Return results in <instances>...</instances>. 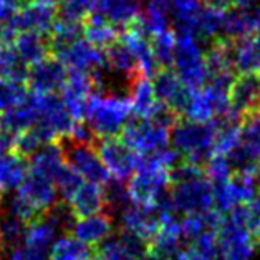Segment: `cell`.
Masks as SVG:
<instances>
[{"label": "cell", "mask_w": 260, "mask_h": 260, "mask_svg": "<svg viewBox=\"0 0 260 260\" xmlns=\"http://www.w3.org/2000/svg\"><path fill=\"white\" fill-rule=\"evenodd\" d=\"M80 39H83V23L56 18L55 25L48 34L50 53H58L63 48H67L68 45H72L73 42Z\"/></svg>", "instance_id": "cell-36"}, {"label": "cell", "mask_w": 260, "mask_h": 260, "mask_svg": "<svg viewBox=\"0 0 260 260\" xmlns=\"http://www.w3.org/2000/svg\"><path fill=\"white\" fill-rule=\"evenodd\" d=\"M94 12L103 15L116 28L124 30L141 14V0H96Z\"/></svg>", "instance_id": "cell-27"}, {"label": "cell", "mask_w": 260, "mask_h": 260, "mask_svg": "<svg viewBox=\"0 0 260 260\" xmlns=\"http://www.w3.org/2000/svg\"><path fill=\"white\" fill-rule=\"evenodd\" d=\"M12 43L27 67L35 65L50 55L48 35L37 34V31H20Z\"/></svg>", "instance_id": "cell-32"}, {"label": "cell", "mask_w": 260, "mask_h": 260, "mask_svg": "<svg viewBox=\"0 0 260 260\" xmlns=\"http://www.w3.org/2000/svg\"><path fill=\"white\" fill-rule=\"evenodd\" d=\"M53 2H55V4H60V2H61V0H53Z\"/></svg>", "instance_id": "cell-55"}, {"label": "cell", "mask_w": 260, "mask_h": 260, "mask_svg": "<svg viewBox=\"0 0 260 260\" xmlns=\"http://www.w3.org/2000/svg\"><path fill=\"white\" fill-rule=\"evenodd\" d=\"M176 47V34L173 28L162 30L154 37H151V48L156 60V65L159 68H171Z\"/></svg>", "instance_id": "cell-41"}, {"label": "cell", "mask_w": 260, "mask_h": 260, "mask_svg": "<svg viewBox=\"0 0 260 260\" xmlns=\"http://www.w3.org/2000/svg\"><path fill=\"white\" fill-rule=\"evenodd\" d=\"M148 250L149 245L143 239L119 231L93 250L91 260H136Z\"/></svg>", "instance_id": "cell-18"}, {"label": "cell", "mask_w": 260, "mask_h": 260, "mask_svg": "<svg viewBox=\"0 0 260 260\" xmlns=\"http://www.w3.org/2000/svg\"><path fill=\"white\" fill-rule=\"evenodd\" d=\"M4 247H2V244H0V260H4Z\"/></svg>", "instance_id": "cell-54"}, {"label": "cell", "mask_w": 260, "mask_h": 260, "mask_svg": "<svg viewBox=\"0 0 260 260\" xmlns=\"http://www.w3.org/2000/svg\"><path fill=\"white\" fill-rule=\"evenodd\" d=\"M247 211H249V229L253 239L260 242V194L247 204Z\"/></svg>", "instance_id": "cell-48"}, {"label": "cell", "mask_w": 260, "mask_h": 260, "mask_svg": "<svg viewBox=\"0 0 260 260\" xmlns=\"http://www.w3.org/2000/svg\"><path fill=\"white\" fill-rule=\"evenodd\" d=\"M28 67L18 56L14 43L0 42V80H12L25 83Z\"/></svg>", "instance_id": "cell-37"}, {"label": "cell", "mask_w": 260, "mask_h": 260, "mask_svg": "<svg viewBox=\"0 0 260 260\" xmlns=\"http://www.w3.org/2000/svg\"><path fill=\"white\" fill-rule=\"evenodd\" d=\"M128 98L131 101L133 116L136 118H149L153 115L157 105V98L153 88V81L148 77L138 75L128 85Z\"/></svg>", "instance_id": "cell-28"}, {"label": "cell", "mask_w": 260, "mask_h": 260, "mask_svg": "<svg viewBox=\"0 0 260 260\" xmlns=\"http://www.w3.org/2000/svg\"><path fill=\"white\" fill-rule=\"evenodd\" d=\"M136 260H171V258H166V257H162V255H157V253L148 250V252L144 253V255L138 257Z\"/></svg>", "instance_id": "cell-53"}, {"label": "cell", "mask_w": 260, "mask_h": 260, "mask_svg": "<svg viewBox=\"0 0 260 260\" xmlns=\"http://www.w3.org/2000/svg\"><path fill=\"white\" fill-rule=\"evenodd\" d=\"M204 173L207 179L212 182V186H215V184H220L229 179L234 174V171L231 168V162L227 159V156L212 154L204 164Z\"/></svg>", "instance_id": "cell-46"}, {"label": "cell", "mask_w": 260, "mask_h": 260, "mask_svg": "<svg viewBox=\"0 0 260 260\" xmlns=\"http://www.w3.org/2000/svg\"><path fill=\"white\" fill-rule=\"evenodd\" d=\"M81 182H83V179L72 168H68L65 164L55 177V187L56 192H58V199L68 202L73 198V194L78 191Z\"/></svg>", "instance_id": "cell-44"}, {"label": "cell", "mask_w": 260, "mask_h": 260, "mask_svg": "<svg viewBox=\"0 0 260 260\" xmlns=\"http://www.w3.org/2000/svg\"><path fill=\"white\" fill-rule=\"evenodd\" d=\"M93 91H94V83L90 73L68 72L67 81L61 88L60 98L67 108V111L70 113V116H72L75 121L85 119L86 101Z\"/></svg>", "instance_id": "cell-19"}, {"label": "cell", "mask_w": 260, "mask_h": 260, "mask_svg": "<svg viewBox=\"0 0 260 260\" xmlns=\"http://www.w3.org/2000/svg\"><path fill=\"white\" fill-rule=\"evenodd\" d=\"M68 206L72 207L77 217L98 214L105 211V192L103 186L94 182L83 181L78 191L73 194V198L68 201Z\"/></svg>", "instance_id": "cell-31"}, {"label": "cell", "mask_w": 260, "mask_h": 260, "mask_svg": "<svg viewBox=\"0 0 260 260\" xmlns=\"http://www.w3.org/2000/svg\"><path fill=\"white\" fill-rule=\"evenodd\" d=\"M116 219L119 220V231L129 232L148 244L156 236L161 222L154 206H139L133 202L118 214Z\"/></svg>", "instance_id": "cell-17"}, {"label": "cell", "mask_w": 260, "mask_h": 260, "mask_svg": "<svg viewBox=\"0 0 260 260\" xmlns=\"http://www.w3.org/2000/svg\"><path fill=\"white\" fill-rule=\"evenodd\" d=\"M68 77V70L56 56H47L42 61L28 67L27 83L28 90L39 94L60 93Z\"/></svg>", "instance_id": "cell-14"}, {"label": "cell", "mask_w": 260, "mask_h": 260, "mask_svg": "<svg viewBox=\"0 0 260 260\" xmlns=\"http://www.w3.org/2000/svg\"><path fill=\"white\" fill-rule=\"evenodd\" d=\"M15 192L28 202V206L37 212V215L45 214L56 201H60L55 181L45 176L30 173V171Z\"/></svg>", "instance_id": "cell-21"}, {"label": "cell", "mask_w": 260, "mask_h": 260, "mask_svg": "<svg viewBox=\"0 0 260 260\" xmlns=\"http://www.w3.org/2000/svg\"><path fill=\"white\" fill-rule=\"evenodd\" d=\"M83 39L90 42L91 45L105 50L119 39V28L93 10L83 20Z\"/></svg>", "instance_id": "cell-33"}, {"label": "cell", "mask_w": 260, "mask_h": 260, "mask_svg": "<svg viewBox=\"0 0 260 260\" xmlns=\"http://www.w3.org/2000/svg\"><path fill=\"white\" fill-rule=\"evenodd\" d=\"M105 55H106L108 70H110L115 77L121 78L126 83V86L131 83L133 78L139 75L135 55L131 53V50L121 39H118L108 48H105Z\"/></svg>", "instance_id": "cell-24"}, {"label": "cell", "mask_w": 260, "mask_h": 260, "mask_svg": "<svg viewBox=\"0 0 260 260\" xmlns=\"http://www.w3.org/2000/svg\"><path fill=\"white\" fill-rule=\"evenodd\" d=\"M4 260H23L22 255V247H14V249H9L4 252Z\"/></svg>", "instance_id": "cell-51"}, {"label": "cell", "mask_w": 260, "mask_h": 260, "mask_svg": "<svg viewBox=\"0 0 260 260\" xmlns=\"http://www.w3.org/2000/svg\"><path fill=\"white\" fill-rule=\"evenodd\" d=\"M151 81H153L157 101L169 106L171 110H174L182 118V113L186 110L192 90H189L181 83V80L177 78L173 68H159L154 77L151 78Z\"/></svg>", "instance_id": "cell-20"}, {"label": "cell", "mask_w": 260, "mask_h": 260, "mask_svg": "<svg viewBox=\"0 0 260 260\" xmlns=\"http://www.w3.org/2000/svg\"><path fill=\"white\" fill-rule=\"evenodd\" d=\"M176 34V31H174ZM206 42L194 34H176L173 56V72L181 83L189 90H198L207 83L209 73L206 67Z\"/></svg>", "instance_id": "cell-4"}, {"label": "cell", "mask_w": 260, "mask_h": 260, "mask_svg": "<svg viewBox=\"0 0 260 260\" xmlns=\"http://www.w3.org/2000/svg\"><path fill=\"white\" fill-rule=\"evenodd\" d=\"M103 192H105V212H108L115 219L131 202L126 182L113 179V177H110V181L103 186Z\"/></svg>", "instance_id": "cell-40"}, {"label": "cell", "mask_w": 260, "mask_h": 260, "mask_svg": "<svg viewBox=\"0 0 260 260\" xmlns=\"http://www.w3.org/2000/svg\"><path fill=\"white\" fill-rule=\"evenodd\" d=\"M45 215L56 227V231L60 234L70 232L75 219H77V215H75V212L72 211V207H70L68 202H65V201H56L55 204L45 212Z\"/></svg>", "instance_id": "cell-45"}, {"label": "cell", "mask_w": 260, "mask_h": 260, "mask_svg": "<svg viewBox=\"0 0 260 260\" xmlns=\"http://www.w3.org/2000/svg\"><path fill=\"white\" fill-rule=\"evenodd\" d=\"M173 260H207V258L202 255L199 250H196L191 244H187V245L182 247L181 252L177 253Z\"/></svg>", "instance_id": "cell-50"}, {"label": "cell", "mask_w": 260, "mask_h": 260, "mask_svg": "<svg viewBox=\"0 0 260 260\" xmlns=\"http://www.w3.org/2000/svg\"><path fill=\"white\" fill-rule=\"evenodd\" d=\"M258 174L234 173L229 179L214 186V209L220 214L237 206H247L258 194Z\"/></svg>", "instance_id": "cell-10"}, {"label": "cell", "mask_w": 260, "mask_h": 260, "mask_svg": "<svg viewBox=\"0 0 260 260\" xmlns=\"http://www.w3.org/2000/svg\"><path fill=\"white\" fill-rule=\"evenodd\" d=\"M169 199L179 215L206 212L214 209V186L206 176L192 181L171 184Z\"/></svg>", "instance_id": "cell-9"}, {"label": "cell", "mask_w": 260, "mask_h": 260, "mask_svg": "<svg viewBox=\"0 0 260 260\" xmlns=\"http://www.w3.org/2000/svg\"><path fill=\"white\" fill-rule=\"evenodd\" d=\"M119 39L128 45L131 53L135 55L139 75L148 77V78H153L157 70H159V67L156 65L153 48H151V39L139 35L129 28H124V30L119 31Z\"/></svg>", "instance_id": "cell-26"}, {"label": "cell", "mask_w": 260, "mask_h": 260, "mask_svg": "<svg viewBox=\"0 0 260 260\" xmlns=\"http://www.w3.org/2000/svg\"><path fill=\"white\" fill-rule=\"evenodd\" d=\"M119 138L138 154H154L171 144V129L151 118L133 116L123 128Z\"/></svg>", "instance_id": "cell-8"}, {"label": "cell", "mask_w": 260, "mask_h": 260, "mask_svg": "<svg viewBox=\"0 0 260 260\" xmlns=\"http://www.w3.org/2000/svg\"><path fill=\"white\" fill-rule=\"evenodd\" d=\"M39 110H40L39 93L28 91L27 98L20 105L0 113V133H7V135L17 136L25 129L31 128L37 123V119H39Z\"/></svg>", "instance_id": "cell-23"}, {"label": "cell", "mask_w": 260, "mask_h": 260, "mask_svg": "<svg viewBox=\"0 0 260 260\" xmlns=\"http://www.w3.org/2000/svg\"><path fill=\"white\" fill-rule=\"evenodd\" d=\"M231 113L242 119L253 111L260 110V72L237 73L231 90Z\"/></svg>", "instance_id": "cell-16"}, {"label": "cell", "mask_w": 260, "mask_h": 260, "mask_svg": "<svg viewBox=\"0 0 260 260\" xmlns=\"http://www.w3.org/2000/svg\"><path fill=\"white\" fill-rule=\"evenodd\" d=\"M219 260H253L257 240L249 229L247 206H237L222 214L217 229Z\"/></svg>", "instance_id": "cell-2"}, {"label": "cell", "mask_w": 260, "mask_h": 260, "mask_svg": "<svg viewBox=\"0 0 260 260\" xmlns=\"http://www.w3.org/2000/svg\"><path fill=\"white\" fill-rule=\"evenodd\" d=\"M232 65L236 73L260 72V34L232 42Z\"/></svg>", "instance_id": "cell-29"}, {"label": "cell", "mask_w": 260, "mask_h": 260, "mask_svg": "<svg viewBox=\"0 0 260 260\" xmlns=\"http://www.w3.org/2000/svg\"><path fill=\"white\" fill-rule=\"evenodd\" d=\"M65 164V151H63V146L58 141L43 144L34 156L28 157L30 173L45 176L53 181Z\"/></svg>", "instance_id": "cell-25"}, {"label": "cell", "mask_w": 260, "mask_h": 260, "mask_svg": "<svg viewBox=\"0 0 260 260\" xmlns=\"http://www.w3.org/2000/svg\"><path fill=\"white\" fill-rule=\"evenodd\" d=\"M39 96H40L39 119H37V123L31 128L40 136L43 144L67 139L75 124V119L67 111V108L60 98V93L39 94Z\"/></svg>", "instance_id": "cell-7"}, {"label": "cell", "mask_w": 260, "mask_h": 260, "mask_svg": "<svg viewBox=\"0 0 260 260\" xmlns=\"http://www.w3.org/2000/svg\"><path fill=\"white\" fill-rule=\"evenodd\" d=\"M67 141L78 143V144H96L98 138L94 135V131L91 129V126L88 124L85 119H81V121H75Z\"/></svg>", "instance_id": "cell-47"}, {"label": "cell", "mask_w": 260, "mask_h": 260, "mask_svg": "<svg viewBox=\"0 0 260 260\" xmlns=\"http://www.w3.org/2000/svg\"><path fill=\"white\" fill-rule=\"evenodd\" d=\"M229 90L231 86L212 83V81H207L204 86L192 90L186 105V110L182 113V118H187L191 121L198 123H209L212 119L229 115Z\"/></svg>", "instance_id": "cell-6"}, {"label": "cell", "mask_w": 260, "mask_h": 260, "mask_svg": "<svg viewBox=\"0 0 260 260\" xmlns=\"http://www.w3.org/2000/svg\"><path fill=\"white\" fill-rule=\"evenodd\" d=\"M27 225L28 222L22 220L20 217L5 211L4 207H0V244H2L4 250L22 245Z\"/></svg>", "instance_id": "cell-38"}, {"label": "cell", "mask_w": 260, "mask_h": 260, "mask_svg": "<svg viewBox=\"0 0 260 260\" xmlns=\"http://www.w3.org/2000/svg\"><path fill=\"white\" fill-rule=\"evenodd\" d=\"M214 141L215 119L209 123H198L187 118H179L171 128V146L184 161L204 166L214 154Z\"/></svg>", "instance_id": "cell-3"}, {"label": "cell", "mask_w": 260, "mask_h": 260, "mask_svg": "<svg viewBox=\"0 0 260 260\" xmlns=\"http://www.w3.org/2000/svg\"><path fill=\"white\" fill-rule=\"evenodd\" d=\"M58 18V4L53 0H30L22 5L10 23L17 34L20 31H37L48 35Z\"/></svg>", "instance_id": "cell-13"}, {"label": "cell", "mask_w": 260, "mask_h": 260, "mask_svg": "<svg viewBox=\"0 0 260 260\" xmlns=\"http://www.w3.org/2000/svg\"><path fill=\"white\" fill-rule=\"evenodd\" d=\"M28 88L25 83L12 80H0V113L20 105L27 98Z\"/></svg>", "instance_id": "cell-42"}, {"label": "cell", "mask_w": 260, "mask_h": 260, "mask_svg": "<svg viewBox=\"0 0 260 260\" xmlns=\"http://www.w3.org/2000/svg\"><path fill=\"white\" fill-rule=\"evenodd\" d=\"M240 146L260 166V110L240 119Z\"/></svg>", "instance_id": "cell-39"}, {"label": "cell", "mask_w": 260, "mask_h": 260, "mask_svg": "<svg viewBox=\"0 0 260 260\" xmlns=\"http://www.w3.org/2000/svg\"><path fill=\"white\" fill-rule=\"evenodd\" d=\"M68 72H83V73H94L106 68V55L105 50L91 45L85 39L73 42L72 45L63 48L61 52L55 53Z\"/></svg>", "instance_id": "cell-15"}, {"label": "cell", "mask_w": 260, "mask_h": 260, "mask_svg": "<svg viewBox=\"0 0 260 260\" xmlns=\"http://www.w3.org/2000/svg\"><path fill=\"white\" fill-rule=\"evenodd\" d=\"M96 151L113 179L128 182L139 164V154L133 151L119 136L98 138Z\"/></svg>", "instance_id": "cell-11"}, {"label": "cell", "mask_w": 260, "mask_h": 260, "mask_svg": "<svg viewBox=\"0 0 260 260\" xmlns=\"http://www.w3.org/2000/svg\"><path fill=\"white\" fill-rule=\"evenodd\" d=\"M63 151H65V162L68 168H72L83 181L105 184L110 181V173L106 171L103 161L96 151L94 144H78L63 139Z\"/></svg>", "instance_id": "cell-12"}, {"label": "cell", "mask_w": 260, "mask_h": 260, "mask_svg": "<svg viewBox=\"0 0 260 260\" xmlns=\"http://www.w3.org/2000/svg\"><path fill=\"white\" fill-rule=\"evenodd\" d=\"M70 234L83 244L90 245L91 249H96L100 244H103L106 239H110L115 234V217H111L105 211L85 215V217H77L70 229Z\"/></svg>", "instance_id": "cell-22"}, {"label": "cell", "mask_w": 260, "mask_h": 260, "mask_svg": "<svg viewBox=\"0 0 260 260\" xmlns=\"http://www.w3.org/2000/svg\"><path fill=\"white\" fill-rule=\"evenodd\" d=\"M222 220V214L217 212L215 209L199 214H187L182 215L181 219V229H182V237L186 240V244L192 242L202 234L217 231Z\"/></svg>", "instance_id": "cell-34"}, {"label": "cell", "mask_w": 260, "mask_h": 260, "mask_svg": "<svg viewBox=\"0 0 260 260\" xmlns=\"http://www.w3.org/2000/svg\"><path fill=\"white\" fill-rule=\"evenodd\" d=\"M96 0H61L58 4V18L70 22H80L83 20L94 10Z\"/></svg>", "instance_id": "cell-43"}, {"label": "cell", "mask_w": 260, "mask_h": 260, "mask_svg": "<svg viewBox=\"0 0 260 260\" xmlns=\"http://www.w3.org/2000/svg\"><path fill=\"white\" fill-rule=\"evenodd\" d=\"M128 194L133 204L154 206L169 191V169L153 154H139V164L128 182Z\"/></svg>", "instance_id": "cell-5"}, {"label": "cell", "mask_w": 260, "mask_h": 260, "mask_svg": "<svg viewBox=\"0 0 260 260\" xmlns=\"http://www.w3.org/2000/svg\"><path fill=\"white\" fill-rule=\"evenodd\" d=\"M20 0H0V23H7L20 10Z\"/></svg>", "instance_id": "cell-49"}, {"label": "cell", "mask_w": 260, "mask_h": 260, "mask_svg": "<svg viewBox=\"0 0 260 260\" xmlns=\"http://www.w3.org/2000/svg\"><path fill=\"white\" fill-rule=\"evenodd\" d=\"M28 173V161L14 151H0V192H14Z\"/></svg>", "instance_id": "cell-30"}, {"label": "cell", "mask_w": 260, "mask_h": 260, "mask_svg": "<svg viewBox=\"0 0 260 260\" xmlns=\"http://www.w3.org/2000/svg\"><path fill=\"white\" fill-rule=\"evenodd\" d=\"M133 118L131 101L123 91H93L86 101L85 121L96 138L119 136Z\"/></svg>", "instance_id": "cell-1"}, {"label": "cell", "mask_w": 260, "mask_h": 260, "mask_svg": "<svg viewBox=\"0 0 260 260\" xmlns=\"http://www.w3.org/2000/svg\"><path fill=\"white\" fill-rule=\"evenodd\" d=\"M206 5H211V7L215 9H229L232 7V2L234 0H202Z\"/></svg>", "instance_id": "cell-52"}, {"label": "cell", "mask_w": 260, "mask_h": 260, "mask_svg": "<svg viewBox=\"0 0 260 260\" xmlns=\"http://www.w3.org/2000/svg\"><path fill=\"white\" fill-rule=\"evenodd\" d=\"M93 250L90 245L83 244L72 234H60L50 249L48 260H91Z\"/></svg>", "instance_id": "cell-35"}]
</instances>
